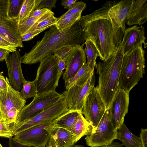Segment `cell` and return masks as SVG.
I'll return each instance as SVG.
<instances>
[{"label":"cell","instance_id":"obj_1","mask_svg":"<svg viewBox=\"0 0 147 147\" xmlns=\"http://www.w3.org/2000/svg\"><path fill=\"white\" fill-rule=\"evenodd\" d=\"M79 21L61 31L55 25L51 27L30 51L21 56L22 63L30 65L37 63L45 57L53 55L55 51L62 46L84 43L86 38Z\"/></svg>","mask_w":147,"mask_h":147},{"label":"cell","instance_id":"obj_2","mask_svg":"<svg viewBox=\"0 0 147 147\" xmlns=\"http://www.w3.org/2000/svg\"><path fill=\"white\" fill-rule=\"evenodd\" d=\"M123 55L120 44L106 61L96 63L98 74V91L106 109L112 104L119 88V79Z\"/></svg>","mask_w":147,"mask_h":147},{"label":"cell","instance_id":"obj_3","mask_svg":"<svg viewBox=\"0 0 147 147\" xmlns=\"http://www.w3.org/2000/svg\"><path fill=\"white\" fill-rule=\"evenodd\" d=\"M132 0L107 1L99 9L81 17L79 22H86L99 19L109 20L112 24L117 46L121 44L126 27V19Z\"/></svg>","mask_w":147,"mask_h":147},{"label":"cell","instance_id":"obj_4","mask_svg":"<svg viewBox=\"0 0 147 147\" xmlns=\"http://www.w3.org/2000/svg\"><path fill=\"white\" fill-rule=\"evenodd\" d=\"M86 39L94 43L100 55V58L106 61L116 51V45L111 22L106 19H99L86 22H80Z\"/></svg>","mask_w":147,"mask_h":147},{"label":"cell","instance_id":"obj_5","mask_svg":"<svg viewBox=\"0 0 147 147\" xmlns=\"http://www.w3.org/2000/svg\"><path fill=\"white\" fill-rule=\"evenodd\" d=\"M145 61L142 46L123 55L119 79V88L129 93L145 74Z\"/></svg>","mask_w":147,"mask_h":147},{"label":"cell","instance_id":"obj_6","mask_svg":"<svg viewBox=\"0 0 147 147\" xmlns=\"http://www.w3.org/2000/svg\"><path fill=\"white\" fill-rule=\"evenodd\" d=\"M39 62L34 80L37 95L55 90L59 80L57 58L53 55H48Z\"/></svg>","mask_w":147,"mask_h":147},{"label":"cell","instance_id":"obj_7","mask_svg":"<svg viewBox=\"0 0 147 147\" xmlns=\"http://www.w3.org/2000/svg\"><path fill=\"white\" fill-rule=\"evenodd\" d=\"M112 104L106 109L95 132L85 138L87 145L97 147L109 144L116 139L117 129H115L112 121Z\"/></svg>","mask_w":147,"mask_h":147},{"label":"cell","instance_id":"obj_8","mask_svg":"<svg viewBox=\"0 0 147 147\" xmlns=\"http://www.w3.org/2000/svg\"><path fill=\"white\" fill-rule=\"evenodd\" d=\"M69 110L64 97L34 117L15 125L13 128L14 135L34 126L50 122Z\"/></svg>","mask_w":147,"mask_h":147},{"label":"cell","instance_id":"obj_9","mask_svg":"<svg viewBox=\"0 0 147 147\" xmlns=\"http://www.w3.org/2000/svg\"><path fill=\"white\" fill-rule=\"evenodd\" d=\"M64 97L55 90L38 95L19 113L15 125L30 119L51 106Z\"/></svg>","mask_w":147,"mask_h":147},{"label":"cell","instance_id":"obj_10","mask_svg":"<svg viewBox=\"0 0 147 147\" xmlns=\"http://www.w3.org/2000/svg\"><path fill=\"white\" fill-rule=\"evenodd\" d=\"M52 126L51 122L35 126L14 135L13 138L24 144L45 147L51 137Z\"/></svg>","mask_w":147,"mask_h":147},{"label":"cell","instance_id":"obj_11","mask_svg":"<svg viewBox=\"0 0 147 147\" xmlns=\"http://www.w3.org/2000/svg\"><path fill=\"white\" fill-rule=\"evenodd\" d=\"M106 110V106L97 90L94 87L86 96L82 111L85 118L96 127Z\"/></svg>","mask_w":147,"mask_h":147},{"label":"cell","instance_id":"obj_12","mask_svg":"<svg viewBox=\"0 0 147 147\" xmlns=\"http://www.w3.org/2000/svg\"><path fill=\"white\" fill-rule=\"evenodd\" d=\"M95 82L94 71L84 85L73 86L63 92L62 94L69 110L82 112L85 98L94 87Z\"/></svg>","mask_w":147,"mask_h":147},{"label":"cell","instance_id":"obj_13","mask_svg":"<svg viewBox=\"0 0 147 147\" xmlns=\"http://www.w3.org/2000/svg\"><path fill=\"white\" fill-rule=\"evenodd\" d=\"M5 59L8 70L9 80L11 86L20 92L25 80L21 67V56L19 50L11 52Z\"/></svg>","mask_w":147,"mask_h":147},{"label":"cell","instance_id":"obj_14","mask_svg":"<svg viewBox=\"0 0 147 147\" xmlns=\"http://www.w3.org/2000/svg\"><path fill=\"white\" fill-rule=\"evenodd\" d=\"M144 27L142 26H133L126 28L120 44L123 55L131 52L136 48L144 45L146 47Z\"/></svg>","mask_w":147,"mask_h":147},{"label":"cell","instance_id":"obj_15","mask_svg":"<svg viewBox=\"0 0 147 147\" xmlns=\"http://www.w3.org/2000/svg\"><path fill=\"white\" fill-rule=\"evenodd\" d=\"M84 44L72 47L65 62L66 67L63 76L65 82L74 76L86 63V56L83 49Z\"/></svg>","mask_w":147,"mask_h":147},{"label":"cell","instance_id":"obj_16","mask_svg":"<svg viewBox=\"0 0 147 147\" xmlns=\"http://www.w3.org/2000/svg\"><path fill=\"white\" fill-rule=\"evenodd\" d=\"M129 93L119 88L112 103V121L115 129L118 130L128 113Z\"/></svg>","mask_w":147,"mask_h":147},{"label":"cell","instance_id":"obj_17","mask_svg":"<svg viewBox=\"0 0 147 147\" xmlns=\"http://www.w3.org/2000/svg\"><path fill=\"white\" fill-rule=\"evenodd\" d=\"M26 101L20 96V92L14 90L10 84L7 89L0 91V119L9 111L16 109L21 110Z\"/></svg>","mask_w":147,"mask_h":147},{"label":"cell","instance_id":"obj_18","mask_svg":"<svg viewBox=\"0 0 147 147\" xmlns=\"http://www.w3.org/2000/svg\"><path fill=\"white\" fill-rule=\"evenodd\" d=\"M18 18L0 16V35L17 47H24L18 28Z\"/></svg>","mask_w":147,"mask_h":147},{"label":"cell","instance_id":"obj_19","mask_svg":"<svg viewBox=\"0 0 147 147\" xmlns=\"http://www.w3.org/2000/svg\"><path fill=\"white\" fill-rule=\"evenodd\" d=\"M147 20V0H132L126 19L127 24L142 25Z\"/></svg>","mask_w":147,"mask_h":147},{"label":"cell","instance_id":"obj_20","mask_svg":"<svg viewBox=\"0 0 147 147\" xmlns=\"http://www.w3.org/2000/svg\"><path fill=\"white\" fill-rule=\"evenodd\" d=\"M50 133L58 147H72L76 143L74 134L66 129L52 125Z\"/></svg>","mask_w":147,"mask_h":147},{"label":"cell","instance_id":"obj_21","mask_svg":"<svg viewBox=\"0 0 147 147\" xmlns=\"http://www.w3.org/2000/svg\"><path fill=\"white\" fill-rule=\"evenodd\" d=\"M82 114L79 111L69 110L52 121L51 122L52 125L54 127L63 128L70 131L71 127L76 123Z\"/></svg>","mask_w":147,"mask_h":147},{"label":"cell","instance_id":"obj_22","mask_svg":"<svg viewBox=\"0 0 147 147\" xmlns=\"http://www.w3.org/2000/svg\"><path fill=\"white\" fill-rule=\"evenodd\" d=\"M117 131L116 139L120 140L126 147H142L140 137L132 134L124 122Z\"/></svg>","mask_w":147,"mask_h":147},{"label":"cell","instance_id":"obj_23","mask_svg":"<svg viewBox=\"0 0 147 147\" xmlns=\"http://www.w3.org/2000/svg\"><path fill=\"white\" fill-rule=\"evenodd\" d=\"M95 128L86 120L82 114L76 123L71 127L70 131L74 135L77 142L83 136L94 133Z\"/></svg>","mask_w":147,"mask_h":147},{"label":"cell","instance_id":"obj_24","mask_svg":"<svg viewBox=\"0 0 147 147\" xmlns=\"http://www.w3.org/2000/svg\"><path fill=\"white\" fill-rule=\"evenodd\" d=\"M94 71V70H92L90 68L87 63H86L74 76L65 82V90L75 86L84 85Z\"/></svg>","mask_w":147,"mask_h":147},{"label":"cell","instance_id":"obj_25","mask_svg":"<svg viewBox=\"0 0 147 147\" xmlns=\"http://www.w3.org/2000/svg\"><path fill=\"white\" fill-rule=\"evenodd\" d=\"M54 13L49 10L45 14L39 17H30L24 23L18 25V28L20 36L36 30L38 25L46 19L52 16Z\"/></svg>","mask_w":147,"mask_h":147},{"label":"cell","instance_id":"obj_26","mask_svg":"<svg viewBox=\"0 0 147 147\" xmlns=\"http://www.w3.org/2000/svg\"><path fill=\"white\" fill-rule=\"evenodd\" d=\"M42 0H24L17 19L18 25L24 23Z\"/></svg>","mask_w":147,"mask_h":147},{"label":"cell","instance_id":"obj_27","mask_svg":"<svg viewBox=\"0 0 147 147\" xmlns=\"http://www.w3.org/2000/svg\"><path fill=\"white\" fill-rule=\"evenodd\" d=\"M81 15H73L67 12L58 18L55 24L59 31L72 26L80 20Z\"/></svg>","mask_w":147,"mask_h":147},{"label":"cell","instance_id":"obj_28","mask_svg":"<svg viewBox=\"0 0 147 147\" xmlns=\"http://www.w3.org/2000/svg\"><path fill=\"white\" fill-rule=\"evenodd\" d=\"M84 44L86 45L84 50L87 57V63L90 68L94 70L96 59L98 57H100L99 53L94 43L89 39L87 38Z\"/></svg>","mask_w":147,"mask_h":147},{"label":"cell","instance_id":"obj_29","mask_svg":"<svg viewBox=\"0 0 147 147\" xmlns=\"http://www.w3.org/2000/svg\"><path fill=\"white\" fill-rule=\"evenodd\" d=\"M22 98L25 100L37 95V91L34 80L32 81L25 80L20 92Z\"/></svg>","mask_w":147,"mask_h":147},{"label":"cell","instance_id":"obj_30","mask_svg":"<svg viewBox=\"0 0 147 147\" xmlns=\"http://www.w3.org/2000/svg\"><path fill=\"white\" fill-rule=\"evenodd\" d=\"M24 0H9L8 18H18Z\"/></svg>","mask_w":147,"mask_h":147},{"label":"cell","instance_id":"obj_31","mask_svg":"<svg viewBox=\"0 0 147 147\" xmlns=\"http://www.w3.org/2000/svg\"><path fill=\"white\" fill-rule=\"evenodd\" d=\"M15 123L8 124L0 121V137L10 138L14 136L13 128Z\"/></svg>","mask_w":147,"mask_h":147},{"label":"cell","instance_id":"obj_32","mask_svg":"<svg viewBox=\"0 0 147 147\" xmlns=\"http://www.w3.org/2000/svg\"><path fill=\"white\" fill-rule=\"evenodd\" d=\"M73 46L71 45L62 46L55 51L53 55L58 59H62L65 62Z\"/></svg>","mask_w":147,"mask_h":147},{"label":"cell","instance_id":"obj_33","mask_svg":"<svg viewBox=\"0 0 147 147\" xmlns=\"http://www.w3.org/2000/svg\"><path fill=\"white\" fill-rule=\"evenodd\" d=\"M58 18L51 16L40 23L37 26L36 30H45L52 26L55 25Z\"/></svg>","mask_w":147,"mask_h":147},{"label":"cell","instance_id":"obj_34","mask_svg":"<svg viewBox=\"0 0 147 147\" xmlns=\"http://www.w3.org/2000/svg\"><path fill=\"white\" fill-rule=\"evenodd\" d=\"M86 7V4L84 2L76 1L67 12L73 15H81L82 12Z\"/></svg>","mask_w":147,"mask_h":147},{"label":"cell","instance_id":"obj_35","mask_svg":"<svg viewBox=\"0 0 147 147\" xmlns=\"http://www.w3.org/2000/svg\"><path fill=\"white\" fill-rule=\"evenodd\" d=\"M57 1V0H42L35 10L47 8L51 11L53 8L56 7V3Z\"/></svg>","mask_w":147,"mask_h":147},{"label":"cell","instance_id":"obj_36","mask_svg":"<svg viewBox=\"0 0 147 147\" xmlns=\"http://www.w3.org/2000/svg\"><path fill=\"white\" fill-rule=\"evenodd\" d=\"M17 48L0 35V48L6 49L12 52L16 51Z\"/></svg>","mask_w":147,"mask_h":147},{"label":"cell","instance_id":"obj_37","mask_svg":"<svg viewBox=\"0 0 147 147\" xmlns=\"http://www.w3.org/2000/svg\"><path fill=\"white\" fill-rule=\"evenodd\" d=\"M9 0H0V16L8 18Z\"/></svg>","mask_w":147,"mask_h":147},{"label":"cell","instance_id":"obj_38","mask_svg":"<svg viewBox=\"0 0 147 147\" xmlns=\"http://www.w3.org/2000/svg\"><path fill=\"white\" fill-rule=\"evenodd\" d=\"M43 30H36L33 32L26 34L20 36L21 40L27 41L32 39L34 37L43 32Z\"/></svg>","mask_w":147,"mask_h":147},{"label":"cell","instance_id":"obj_39","mask_svg":"<svg viewBox=\"0 0 147 147\" xmlns=\"http://www.w3.org/2000/svg\"><path fill=\"white\" fill-rule=\"evenodd\" d=\"M3 73V72L0 73V91L7 89L10 84L8 79L7 77L5 78Z\"/></svg>","mask_w":147,"mask_h":147},{"label":"cell","instance_id":"obj_40","mask_svg":"<svg viewBox=\"0 0 147 147\" xmlns=\"http://www.w3.org/2000/svg\"><path fill=\"white\" fill-rule=\"evenodd\" d=\"M8 145L9 147H38L22 144L17 141L13 137L9 139Z\"/></svg>","mask_w":147,"mask_h":147},{"label":"cell","instance_id":"obj_41","mask_svg":"<svg viewBox=\"0 0 147 147\" xmlns=\"http://www.w3.org/2000/svg\"><path fill=\"white\" fill-rule=\"evenodd\" d=\"M140 138L142 147H147V129H141Z\"/></svg>","mask_w":147,"mask_h":147},{"label":"cell","instance_id":"obj_42","mask_svg":"<svg viewBox=\"0 0 147 147\" xmlns=\"http://www.w3.org/2000/svg\"><path fill=\"white\" fill-rule=\"evenodd\" d=\"M49 10L47 8L35 10L32 12L30 17H39L44 15Z\"/></svg>","mask_w":147,"mask_h":147},{"label":"cell","instance_id":"obj_43","mask_svg":"<svg viewBox=\"0 0 147 147\" xmlns=\"http://www.w3.org/2000/svg\"><path fill=\"white\" fill-rule=\"evenodd\" d=\"M66 67L65 62L62 59H59L58 78L59 80L63 74V70L65 69Z\"/></svg>","mask_w":147,"mask_h":147},{"label":"cell","instance_id":"obj_44","mask_svg":"<svg viewBox=\"0 0 147 147\" xmlns=\"http://www.w3.org/2000/svg\"><path fill=\"white\" fill-rule=\"evenodd\" d=\"M77 0H62L61 5L64 7L65 9L69 10Z\"/></svg>","mask_w":147,"mask_h":147},{"label":"cell","instance_id":"obj_45","mask_svg":"<svg viewBox=\"0 0 147 147\" xmlns=\"http://www.w3.org/2000/svg\"><path fill=\"white\" fill-rule=\"evenodd\" d=\"M10 52H11L8 50L0 48V61L5 60Z\"/></svg>","mask_w":147,"mask_h":147},{"label":"cell","instance_id":"obj_46","mask_svg":"<svg viewBox=\"0 0 147 147\" xmlns=\"http://www.w3.org/2000/svg\"><path fill=\"white\" fill-rule=\"evenodd\" d=\"M97 147H124L123 144L118 142H113L106 145H104Z\"/></svg>","mask_w":147,"mask_h":147},{"label":"cell","instance_id":"obj_47","mask_svg":"<svg viewBox=\"0 0 147 147\" xmlns=\"http://www.w3.org/2000/svg\"><path fill=\"white\" fill-rule=\"evenodd\" d=\"M47 143L49 147H58L55 140L52 137H51Z\"/></svg>","mask_w":147,"mask_h":147},{"label":"cell","instance_id":"obj_48","mask_svg":"<svg viewBox=\"0 0 147 147\" xmlns=\"http://www.w3.org/2000/svg\"><path fill=\"white\" fill-rule=\"evenodd\" d=\"M72 147H84L82 145H75Z\"/></svg>","mask_w":147,"mask_h":147},{"label":"cell","instance_id":"obj_49","mask_svg":"<svg viewBox=\"0 0 147 147\" xmlns=\"http://www.w3.org/2000/svg\"><path fill=\"white\" fill-rule=\"evenodd\" d=\"M1 110H0V117H1Z\"/></svg>","mask_w":147,"mask_h":147},{"label":"cell","instance_id":"obj_50","mask_svg":"<svg viewBox=\"0 0 147 147\" xmlns=\"http://www.w3.org/2000/svg\"><path fill=\"white\" fill-rule=\"evenodd\" d=\"M0 147H3V146L1 145V144L0 143Z\"/></svg>","mask_w":147,"mask_h":147},{"label":"cell","instance_id":"obj_51","mask_svg":"<svg viewBox=\"0 0 147 147\" xmlns=\"http://www.w3.org/2000/svg\"><path fill=\"white\" fill-rule=\"evenodd\" d=\"M46 147H49V146H48V145L47 144V145H46Z\"/></svg>","mask_w":147,"mask_h":147}]
</instances>
